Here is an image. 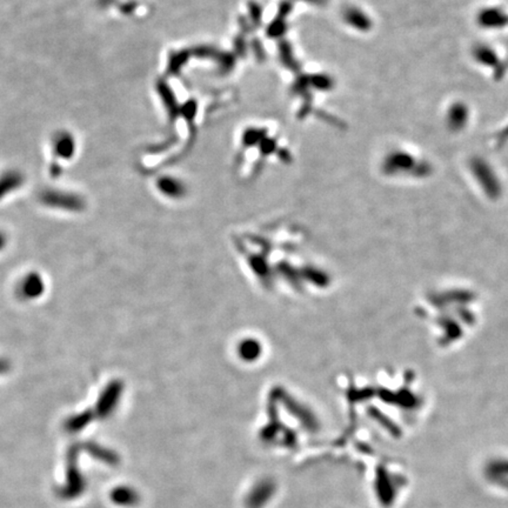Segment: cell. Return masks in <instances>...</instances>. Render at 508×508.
Segmentation results:
<instances>
[{
    "label": "cell",
    "mask_w": 508,
    "mask_h": 508,
    "mask_svg": "<svg viewBox=\"0 0 508 508\" xmlns=\"http://www.w3.org/2000/svg\"><path fill=\"white\" fill-rule=\"evenodd\" d=\"M273 492H275V485L271 481L260 482L249 494V501H247L249 507H261L263 505L266 504L270 500Z\"/></svg>",
    "instance_id": "cell-2"
},
{
    "label": "cell",
    "mask_w": 508,
    "mask_h": 508,
    "mask_svg": "<svg viewBox=\"0 0 508 508\" xmlns=\"http://www.w3.org/2000/svg\"><path fill=\"white\" fill-rule=\"evenodd\" d=\"M5 245H6V237L4 234L0 233V251L4 249Z\"/></svg>",
    "instance_id": "cell-3"
},
{
    "label": "cell",
    "mask_w": 508,
    "mask_h": 508,
    "mask_svg": "<svg viewBox=\"0 0 508 508\" xmlns=\"http://www.w3.org/2000/svg\"><path fill=\"white\" fill-rule=\"evenodd\" d=\"M5 368H6V364H4L3 361H0V373L4 371Z\"/></svg>",
    "instance_id": "cell-4"
},
{
    "label": "cell",
    "mask_w": 508,
    "mask_h": 508,
    "mask_svg": "<svg viewBox=\"0 0 508 508\" xmlns=\"http://www.w3.org/2000/svg\"><path fill=\"white\" fill-rule=\"evenodd\" d=\"M45 284L41 275L30 273L22 279L19 292L25 299H36L44 293Z\"/></svg>",
    "instance_id": "cell-1"
}]
</instances>
